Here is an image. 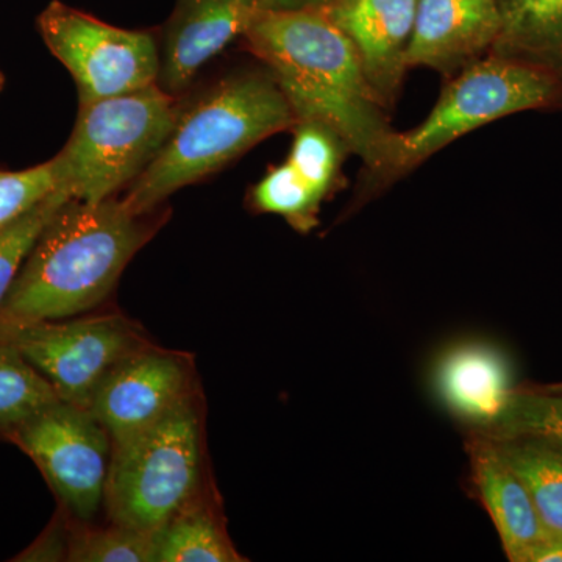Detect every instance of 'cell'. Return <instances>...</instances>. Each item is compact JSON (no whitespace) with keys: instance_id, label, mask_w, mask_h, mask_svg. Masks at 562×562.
Here are the masks:
<instances>
[{"instance_id":"cell-19","label":"cell","mask_w":562,"mask_h":562,"mask_svg":"<svg viewBox=\"0 0 562 562\" xmlns=\"http://www.w3.org/2000/svg\"><path fill=\"white\" fill-rule=\"evenodd\" d=\"M60 401L49 380L13 344L0 341V435L9 438Z\"/></svg>"},{"instance_id":"cell-18","label":"cell","mask_w":562,"mask_h":562,"mask_svg":"<svg viewBox=\"0 0 562 562\" xmlns=\"http://www.w3.org/2000/svg\"><path fill=\"white\" fill-rule=\"evenodd\" d=\"M243 561L224 525L199 497L157 531L155 562Z\"/></svg>"},{"instance_id":"cell-22","label":"cell","mask_w":562,"mask_h":562,"mask_svg":"<svg viewBox=\"0 0 562 562\" xmlns=\"http://www.w3.org/2000/svg\"><path fill=\"white\" fill-rule=\"evenodd\" d=\"M346 144L317 122H297L288 162L322 199L335 187Z\"/></svg>"},{"instance_id":"cell-4","label":"cell","mask_w":562,"mask_h":562,"mask_svg":"<svg viewBox=\"0 0 562 562\" xmlns=\"http://www.w3.org/2000/svg\"><path fill=\"white\" fill-rule=\"evenodd\" d=\"M179 105L157 83L80 105L72 135L54 158L58 190L95 203L131 187L168 139Z\"/></svg>"},{"instance_id":"cell-20","label":"cell","mask_w":562,"mask_h":562,"mask_svg":"<svg viewBox=\"0 0 562 562\" xmlns=\"http://www.w3.org/2000/svg\"><path fill=\"white\" fill-rule=\"evenodd\" d=\"M476 431L494 439L536 438L562 446V392L541 384L514 386L498 419Z\"/></svg>"},{"instance_id":"cell-13","label":"cell","mask_w":562,"mask_h":562,"mask_svg":"<svg viewBox=\"0 0 562 562\" xmlns=\"http://www.w3.org/2000/svg\"><path fill=\"white\" fill-rule=\"evenodd\" d=\"M419 0H335L324 7L353 44L366 79L384 109L401 91Z\"/></svg>"},{"instance_id":"cell-7","label":"cell","mask_w":562,"mask_h":562,"mask_svg":"<svg viewBox=\"0 0 562 562\" xmlns=\"http://www.w3.org/2000/svg\"><path fill=\"white\" fill-rule=\"evenodd\" d=\"M38 31L79 88L80 105L157 83L160 44L146 31H127L54 0Z\"/></svg>"},{"instance_id":"cell-3","label":"cell","mask_w":562,"mask_h":562,"mask_svg":"<svg viewBox=\"0 0 562 562\" xmlns=\"http://www.w3.org/2000/svg\"><path fill=\"white\" fill-rule=\"evenodd\" d=\"M295 124L290 103L268 70L224 77L192 101L180 99L168 139L122 202L135 214H150L173 192L221 171Z\"/></svg>"},{"instance_id":"cell-29","label":"cell","mask_w":562,"mask_h":562,"mask_svg":"<svg viewBox=\"0 0 562 562\" xmlns=\"http://www.w3.org/2000/svg\"><path fill=\"white\" fill-rule=\"evenodd\" d=\"M0 87H2V76H0Z\"/></svg>"},{"instance_id":"cell-11","label":"cell","mask_w":562,"mask_h":562,"mask_svg":"<svg viewBox=\"0 0 562 562\" xmlns=\"http://www.w3.org/2000/svg\"><path fill=\"white\" fill-rule=\"evenodd\" d=\"M261 10L260 0H177L162 33L158 87L183 98L203 66L244 36Z\"/></svg>"},{"instance_id":"cell-25","label":"cell","mask_w":562,"mask_h":562,"mask_svg":"<svg viewBox=\"0 0 562 562\" xmlns=\"http://www.w3.org/2000/svg\"><path fill=\"white\" fill-rule=\"evenodd\" d=\"M57 190L54 158L25 171H0V231Z\"/></svg>"},{"instance_id":"cell-14","label":"cell","mask_w":562,"mask_h":562,"mask_svg":"<svg viewBox=\"0 0 562 562\" xmlns=\"http://www.w3.org/2000/svg\"><path fill=\"white\" fill-rule=\"evenodd\" d=\"M465 450L473 491L497 528L506 558L532 562L539 549L558 536L547 530L527 486L486 435L468 428Z\"/></svg>"},{"instance_id":"cell-23","label":"cell","mask_w":562,"mask_h":562,"mask_svg":"<svg viewBox=\"0 0 562 562\" xmlns=\"http://www.w3.org/2000/svg\"><path fill=\"white\" fill-rule=\"evenodd\" d=\"M157 531H139L111 524L70 532L68 561L155 562Z\"/></svg>"},{"instance_id":"cell-9","label":"cell","mask_w":562,"mask_h":562,"mask_svg":"<svg viewBox=\"0 0 562 562\" xmlns=\"http://www.w3.org/2000/svg\"><path fill=\"white\" fill-rule=\"evenodd\" d=\"M9 439L38 465L70 517L94 519L105 501L113 443L87 408L54 403Z\"/></svg>"},{"instance_id":"cell-10","label":"cell","mask_w":562,"mask_h":562,"mask_svg":"<svg viewBox=\"0 0 562 562\" xmlns=\"http://www.w3.org/2000/svg\"><path fill=\"white\" fill-rule=\"evenodd\" d=\"M192 397L187 357L140 347L102 380L87 409L105 428L111 443L124 441Z\"/></svg>"},{"instance_id":"cell-8","label":"cell","mask_w":562,"mask_h":562,"mask_svg":"<svg viewBox=\"0 0 562 562\" xmlns=\"http://www.w3.org/2000/svg\"><path fill=\"white\" fill-rule=\"evenodd\" d=\"M0 341L13 344L63 402L83 408L113 368L149 344L135 324L117 316L7 325Z\"/></svg>"},{"instance_id":"cell-27","label":"cell","mask_w":562,"mask_h":562,"mask_svg":"<svg viewBox=\"0 0 562 562\" xmlns=\"http://www.w3.org/2000/svg\"><path fill=\"white\" fill-rule=\"evenodd\" d=\"M262 10H299L327 7L335 0H260Z\"/></svg>"},{"instance_id":"cell-17","label":"cell","mask_w":562,"mask_h":562,"mask_svg":"<svg viewBox=\"0 0 562 562\" xmlns=\"http://www.w3.org/2000/svg\"><path fill=\"white\" fill-rule=\"evenodd\" d=\"M490 439L527 486L547 530L562 538V446L536 438Z\"/></svg>"},{"instance_id":"cell-24","label":"cell","mask_w":562,"mask_h":562,"mask_svg":"<svg viewBox=\"0 0 562 562\" xmlns=\"http://www.w3.org/2000/svg\"><path fill=\"white\" fill-rule=\"evenodd\" d=\"M69 199L65 191H54L38 205L22 214L20 220L11 222L0 231V305L20 276L22 266L38 241L41 233Z\"/></svg>"},{"instance_id":"cell-16","label":"cell","mask_w":562,"mask_h":562,"mask_svg":"<svg viewBox=\"0 0 562 562\" xmlns=\"http://www.w3.org/2000/svg\"><path fill=\"white\" fill-rule=\"evenodd\" d=\"M501 36L491 54L531 63L562 80V0H497Z\"/></svg>"},{"instance_id":"cell-21","label":"cell","mask_w":562,"mask_h":562,"mask_svg":"<svg viewBox=\"0 0 562 562\" xmlns=\"http://www.w3.org/2000/svg\"><path fill=\"white\" fill-rule=\"evenodd\" d=\"M322 201L324 199L288 161L266 173L250 194L254 209L284 217L299 232H310L316 227Z\"/></svg>"},{"instance_id":"cell-1","label":"cell","mask_w":562,"mask_h":562,"mask_svg":"<svg viewBox=\"0 0 562 562\" xmlns=\"http://www.w3.org/2000/svg\"><path fill=\"white\" fill-rule=\"evenodd\" d=\"M297 122H317L358 155L373 180L390 181L397 132L366 79L346 33L324 7L261 10L244 33Z\"/></svg>"},{"instance_id":"cell-28","label":"cell","mask_w":562,"mask_h":562,"mask_svg":"<svg viewBox=\"0 0 562 562\" xmlns=\"http://www.w3.org/2000/svg\"><path fill=\"white\" fill-rule=\"evenodd\" d=\"M541 386L547 391L562 392V383L541 384Z\"/></svg>"},{"instance_id":"cell-12","label":"cell","mask_w":562,"mask_h":562,"mask_svg":"<svg viewBox=\"0 0 562 562\" xmlns=\"http://www.w3.org/2000/svg\"><path fill=\"white\" fill-rule=\"evenodd\" d=\"M501 29L497 0H419L406 68L453 76L491 54Z\"/></svg>"},{"instance_id":"cell-26","label":"cell","mask_w":562,"mask_h":562,"mask_svg":"<svg viewBox=\"0 0 562 562\" xmlns=\"http://www.w3.org/2000/svg\"><path fill=\"white\" fill-rule=\"evenodd\" d=\"M70 532L63 520L55 519L43 535L14 561H68Z\"/></svg>"},{"instance_id":"cell-15","label":"cell","mask_w":562,"mask_h":562,"mask_svg":"<svg viewBox=\"0 0 562 562\" xmlns=\"http://www.w3.org/2000/svg\"><path fill=\"white\" fill-rule=\"evenodd\" d=\"M436 384L450 412L473 430L490 428L498 419L514 387L501 351L476 342L443 355Z\"/></svg>"},{"instance_id":"cell-6","label":"cell","mask_w":562,"mask_h":562,"mask_svg":"<svg viewBox=\"0 0 562 562\" xmlns=\"http://www.w3.org/2000/svg\"><path fill=\"white\" fill-rule=\"evenodd\" d=\"M562 80L531 63L491 54L458 72L422 124L395 136L390 180L483 125L560 101Z\"/></svg>"},{"instance_id":"cell-2","label":"cell","mask_w":562,"mask_h":562,"mask_svg":"<svg viewBox=\"0 0 562 562\" xmlns=\"http://www.w3.org/2000/svg\"><path fill=\"white\" fill-rule=\"evenodd\" d=\"M122 201L69 199L57 211L0 305V327L61 321L109 297L158 225Z\"/></svg>"},{"instance_id":"cell-5","label":"cell","mask_w":562,"mask_h":562,"mask_svg":"<svg viewBox=\"0 0 562 562\" xmlns=\"http://www.w3.org/2000/svg\"><path fill=\"white\" fill-rule=\"evenodd\" d=\"M201 416L194 398L124 441L113 443L105 501L110 522L158 531L199 497Z\"/></svg>"}]
</instances>
